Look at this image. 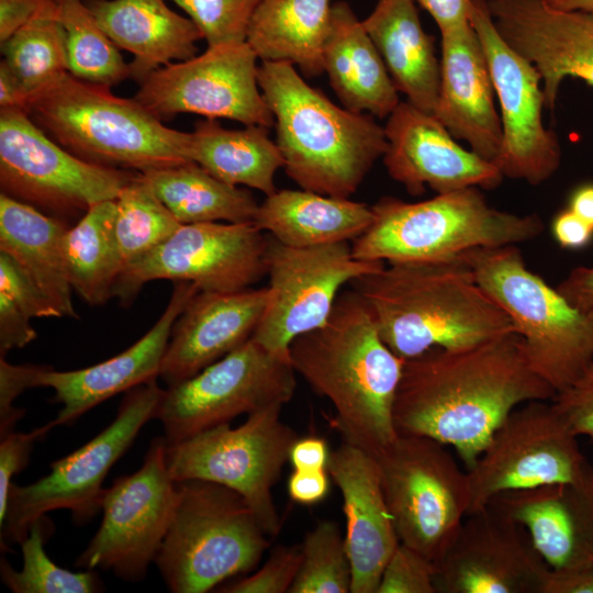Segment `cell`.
Masks as SVG:
<instances>
[{"instance_id":"9f6ffc18","label":"cell","mask_w":593,"mask_h":593,"mask_svg":"<svg viewBox=\"0 0 593 593\" xmlns=\"http://www.w3.org/2000/svg\"><path fill=\"white\" fill-rule=\"evenodd\" d=\"M434 19L440 32L470 23L471 0H415Z\"/></svg>"},{"instance_id":"f907efd6","label":"cell","mask_w":593,"mask_h":593,"mask_svg":"<svg viewBox=\"0 0 593 593\" xmlns=\"http://www.w3.org/2000/svg\"><path fill=\"white\" fill-rule=\"evenodd\" d=\"M59 13L57 0H0V43L32 19Z\"/></svg>"},{"instance_id":"4dcf8cb0","label":"cell","mask_w":593,"mask_h":593,"mask_svg":"<svg viewBox=\"0 0 593 593\" xmlns=\"http://www.w3.org/2000/svg\"><path fill=\"white\" fill-rule=\"evenodd\" d=\"M68 228L64 220L0 194V251L21 267L60 317L77 318L64 253Z\"/></svg>"},{"instance_id":"30bf717a","label":"cell","mask_w":593,"mask_h":593,"mask_svg":"<svg viewBox=\"0 0 593 593\" xmlns=\"http://www.w3.org/2000/svg\"><path fill=\"white\" fill-rule=\"evenodd\" d=\"M282 406L248 414L237 427L222 424L166 447L167 467L176 482L204 480L234 490L270 538L281 529L272 488L299 438L281 419Z\"/></svg>"},{"instance_id":"f6af8a7d","label":"cell","mask_w":593,"mask_h":593,"mask_svg":"<svg viewBox=\"0 0 593 593\" xmlns=\"http://www.w3.org/2000/svg\"><path fill=\"white\" fill-rule=\"evenodd\" d=\"M551 403L578 437L593 440V359L578 379L555 394Z\"/></svg>"},{"instance_id":"d6a6232c","label":"cell","mask_w":593,"mask_h":593,"mask_svg":"<svg viewBox=\"0 0 593 593\" xmlns=\"http://www.w3.org/2000/svg\"><path fill=\"white\" fill-rule=\"evenodd\" d=\"M332 5V0H262L246 42L261 61L290 63L304 76L318 77Z\"/></svg>"},{"instance_id":"ba28073f","label":"cell","mask_w":593,"mask_h":593,"mask_svg":"<svg viewBox=\"0 0 593 593\" xmlns=\"http://www.w3.org/2000/svg\"><path fill=\"white\" fill-rule=\"evenodd\" d=\"M481 288L508 315L532 369L556 393L593 359V310L581 311L530 271L516 245L461 254Z\"/></svg>"},{"instance_id":"9c48e42d","label":"cell","mask_w":593,"mask_h":593,"mask_svg":"<svg viewBox=\"0 0 593 593\" xmlns=\"http://www.w3.org/2000/svg\"><path fill=\"white\" fill-rule=\"evenodd\" d=\"M157 379L125 392L112 423L71 454L51 463V472L37 481L12 482L1 529V551L20 545L31 525L55 510H69L77 524L90 521L101 510L102 483L113 465L131 447L163 399Z\"/></svg>"},{"instance_id":"ee69618b","label":"cell","mask_w":593,"mask_h":593,"mask_svg":"<svg viewBox=\"0 0 593 593\" xmlns=\"http://www.w3.org/2000/svg\"><path fill=\"white\" fill-rule=\"evenodd\" d=\"M302 561L301 545L278 546L259 570L250 575L222 585V593H286L289 592Z\"/></svg>"},{"instance_id":"94428289","label":"cell","mask_w":593,"mask_h":593,"mask_svg":"<svg viewBox=\"0 0 593 593\" xmlns=\"http://www.w3.org/2000/svg\"><path fill=\"white\" fill-rule=\"evenodd\" d=\"M555 8L593 12V0H547Z\"/></svg>"},{"instance_id":"816d5d0a","label":"cell","mask_w":593,"mask_h":593,"mask_svg":"<svg viewBox=\"0 0 593 593\" xmlns=\"http://www.w3.org/2000/svg\"><path fill=\"white\" fill-rule=\"evenodd\" d=\"M329 483L327 469H293L288 480V493L293 502L312 505L326 497L329 491Z\"/></svg>"},{"instance_id":"7a4b0ae2","label":"cell","mask_w":593,"mask_h":593,"mask_svg":"<svg viewBox=\"0 0 593 593\" xmlns=\"http://www.w3.org/2000/svg\"><path fill=\"white\" fill-rule=\"evenodd\" d=\"M292 366L334 407L332 426L343 441L373 457L396 437L393 406L405 360L383 342L355 290L340 293L327 322L296 337Z\"/></svg>"},{"instance_id":"c3c4849f","label":"cell","mask_w":593,"mask_h":593,"mask_svg":"<svg viewBox=\"0 0 593 593\" xmlns=\"http://www.w3.org/2000/svg\"><path fill=\"white\" fill-rule=\"evenodd\" d=\"M43 366L12 365L4 356L0 358V438L15 430L24 416L23 409L15 407L14 401L26 389L36 388V377Z\"/></svg>"},{"instance_id":"8fae6325","label":"cell","mask_w":593,"mask_h":593,"mask_svg":"<svg viewBox=\"0 0 593 593\" xmlns=\"http://www.w3.org/2000/svg\"><path fill=\"white\" fill-rule=\"evenodd\" d=\"M400 542L436 563L470 506V485L447 446L424 436L398 435L374 457Z\"/></svg>"},{"instance_id":"11a10c76","label":"cell","mask_w":593,"mask_h":593,"mask_svg":"<svg viewBox=\"0 0 593 593\" xmlns=\"http://www.w3.org/2000/svg\"><path fill=\"white\" fill-rule=\"evenodd\" d=\"M540 593H593V568L546 572Z\"/></svg>"},{"instance_id":"4fadbf2b","label":"cell","mask_w":593,"mask_h":593,"mask_svg":"<svg viewBox=\"0 0 593 593\" xmlns=\"http://www.w3.org/2000/svg\"><path fill=\"white\" fill-rule=\"evenodd\" d=\"M136 174L83 160L51 139L24 110L1 108V193L60 219L115 200Z\"/></svg>"},{"instance_id":"4316f807","label":"cell","mask_w":593,"mask_h":593,"mask_svg":"<svg viewBox=\"0 0 593 593\" xmlns=\"http://www.w3.org/2000/svg\"><path fill=\"white\" fill-rule=\"evenodd\" d=\"M489 504L525 528L550 569L593 568V479L507 492Z\"/></svg>"},{"instance_id":"e0dca14e","label":"cell","mask_w":593,"mask_h":593,"mask_svg":"<svg viewBox=\"0 0 593 593\" xmlns=\"http://www.w3.org/2000/svg\"><path fill=\"white\" fill-rule=\"evenodd\" d=\"M384 266L355 258L348 242L291 247L268 236L270 299L251 338L271 351L289 354L296 337L327 322L343 286Z\"/></svg>"},{"instance_id":"ac0fdd59","label":"cell","mask_w":593,"mask_h":593,"mask_svg":"<svg viewBox=\"0 0 593 593\" xmlns=\"http://www.w3.org/2000/svg\"><path fill=\"white\" fill-rule=\"evenodd\" d=\"M257 59L247 42L208 46L154 70L134 99L159 120L194 113L270 128L275 119L258 85Z\"/></svg>"},{"instance_id":"d590c367","label":"cell","mask_w":593,"mask_h":593,"mask_svg":"<svg viewBox=\"0 0 593 593\" xmlns=\"http://www.w3.org/2000/svg\"><path fill=\"white\" fill-rule=\"evenodd\" d=\"M115 217V200L99 202L69 226L65 235L69 282L90 306L103 305L113 298L114 286L123 270Z\"/></svg>"},{"instance_id":"f5cc1de1","label":"cell","mask_w":593,"mask_h":593,"mask_svg":"<svg viewBox=\"0 0 593 593\" xmlns=\"http://www.w3.org/2000/svg\"><path fill=\"white\" fill-rule=\"evenodd\" d=\"M551 231L557 243L569 249L582 248L593 237V230L569 208L555 216Z\"/></svg>"},{"instance_id":"bcb514c9","label":"cell","mask_w":593,"mask_h":593,"mask_svg":"<svg viewBox=\"0 0 593 593\" xmlns=\"http://www.w3.org/2000/svg\"><path fill=\"white\" fill-rule=\"evenodd\" d=\"M0 292L5 293L31 318L60 317L36 284L3 251H0Z\"/></svg>"},{"instance_id":"603a6c76","label":"cell","mask_w":593,"mask_h":593,"mask_svg":"<svg viewBox=\"0 0 593 593\" xmlns=\"http://www.w3.org/2000/svg\"><path fill=\"white\" fill-rule=\"evenodd\" d=\"M199 291L193 282L176 281L169 302L155 325L114 357L69 371L43 366L36 377V388H52V401L61 404L56 418L51 421L53 427L71 424L118 393L157 379L172 326Z\"/></svg>"},{"instance_id":"cb8c5ba5","label":"cell","mask_w":593,"mask_h":593,"mask_svg":"<svg viewBox=\"0 0 593 593\" xmlns=\"http://www.w3.org/2000/svg\"><path fill=\"white\" fill-rule=\"evenodd\" d=\"M269 299V287L234 292L200 290L172 326L159 378L167 387L180 383L246 343Z\"/></svg>"},{"instance_id":"ab89813d","label":"cell","mask_w":593,"mask_h":593,"mask_svg":"<svg viewBox=\"0 0 593 593\" xmlns=\"http://www.w3.org/2000/svg\"><path fill=\"white\" fill-rule=\"evenodd\" d=\"M54 532L52 522L42 516L35 521L20 544L22 569L15 570L4 558L0 562L3 584L13 593H94L104 586L94 570L72 572L54 563L44 544Z\"/></svg>"},{"instance_id":"681fc988","label":"cell","mask_w":593,"mask_h":593,"mask_svg":"<svg viewBox=\"0 0 593 593\" xmlns=\"http://www.w3.org/2000/svg\"><path fill=\"white\" fill-rule=\"evenodd\" d=\"M31 317L5 293L0 292V354L23 348L36 338Z\"/></svg>"},{"instance_id":"d4e9b609","label":"cell","mask_w":593,"mask_h":593,"mask_svg":"<svg viewBox=\"0 0 593 593\" xmlns=\"http://www.w3.org/2000/svg\"><path fill=\"white\" fill-rule=\"evenodd\" d=\"M440 83L434 115L456 138L495 164L502 123L495 89L480 38L471 25L440 32Z\"/></svg>"},{"instance_id":"74e56055","label":"cell","mask_w":593,"mask_h":593,"mask_svg":"<svg viewBox=\"0 0 593 593\" xmlns=\"http://www.w3.org/2000/svg\"><path fill=\"white\" fill-rule=\"evenodd\" d=\"M1 52L30 96L68 72L66 33L59 13L32 19L1 44Z\"/></svg>"},{"instance_id":"1f68e13d","label":"cell","mask_w":593,"mask_h":593,"mask_svg":"<svg viewBox=\"0 0 593 593\" xmlns=\"http://www.w3.org/2000/svg\"><path fill=\"white\" fill-rule=\"evenodd\" d=\"M372 209L349 198L309 190H276L258 205L254 224L291 247L355 240L372 222Z\"/></svg>"},{"instance_id":"6da1fadb","label":"cell","mask_w":593,"mask_h":593,"mask_svg":"<svg viewBox=\"0 0 593 593\" xmlns=\"http://www.w3.org/2000/svg\"><path fill=\"white\" fill-rule=\"evenodd\" d=\"M556 391L530 367L517 333L406 359L393 406L399 435L451 447L469 470L518 406Z\"/></svg>"},{"instance_id":"5b68a950","label":"cell","mask_w":593,"mask_h":593,"mask_svg":"<svg viewBox=\"0 0 593 593\" xmlns=\"http://www.w3.org/2000/svg\"><path fill=\"white\" fill-rule=\"evenodd\" d=\"M110 88L66 72L33 92L24 111L61 147L96 165L144 172L191 161L189 133Z\"/></svg>"},{"instance_id":"7c38bea8","label":"cell","mask_w":593,"mask_h":593,"mask_svg":"<svg viewBox=\"0 0 593 593\" xmlns=\"http://www.w3.org/2000/svg\"><path fill=\"white\" fill-rule=\"evenodd\" d=\"M295 373L289 354L250 338L193 377L167 387L156 418L167 444H175L242 414L284 405L294 394Z\"/></svg>"},{"instance_id":"83f0119b","label":"cell","mask_w":593,"mask_h":593,"mask_svg":"<svg viewBox=\"0 0 593 593\" xmlns=\"http://www.w3.org/2000/svg\"><path fill=\"white\" fill-rule=\"evenodd\" d=\"M100 27L118 48L133 55L131 78L141 83L154 70L197 55L203 40L189 18L165 0H83Z\"/></svg>"},{"instance_id":"60d3db41","label":"cell","mask_w":593,"mask_h":593,"mask_svg":"<svg viewBox=\"0 0 593 593\" xmlns=\"http://www.w3.org/2000/svg\"><path fill=\"white\" fill-rule=\"evenodd\" d=\"M301 547V566L289 593H351L345 535L334 522H320L306 533Z\"/></svg>"},{"instance_id":"52a82bcc","label":"cell","mask_w":593,"mask_h":593,"mask_svg":"<svg viewBox=\"0 0 593 593\" xmlns=\"http://www.w3.org/2000/svg\"><path fill=\"white\" fill-rule=\"evenodd\" d=\"M172 518L155 563L172 593H205L253 571L269 536L234 490L204 480L177 482Z\"/></svg>"},{"instance_id":"f546056e","label":"cell","mask_w":593,"mask_h":593,"mask_svg":"<svg viewBox=\"0 0 593 593\" xmlns=\"http://www.w3.org/2000/svg\"><path fill=\"white\" fill-rule=\"evenodd\" d=\"M415 0H378L362 24L389 75L406 101L434 113L440 83V59L434 37L421 23Z\"/></svg>"},{"instance_id":"3957f363","label":"cell","mask_w":593,"mask_h":593,"mask_svg":"<svg viewBox=\"0 0 593 593\" xmlns=\"http://www.w3.org/2000/svg\"><path fill=\"white\" fill-rule=\"evenodd\" d=\"M388 347L404 360L516 333L462 257L394 262L350 282Z\"/></svg>"},{"instance_id":"ffe728a7","label":"cell","mask_w":593,"mask_h":593,"mask_svg":"<svg viewBox=\"0 0 593 593\" xmlns=\"http://www.w3.org/2000/svg\"><path fill=\"white\" fill-rule=\"evenodd\" d=\"M435 566L437 593H540L549 569L525 528L493 504L466 516Z\"/></svg>"},{"instance_id":"836d02e7","label":"cell","mask_w":593,"mask_h":593,"mask_svg":"<svg viewBox=\"0 0 593 593\" xmlns=\"http://www.w3.org/2000/svg\"><path fill=\"white\" fill-rule=\"evenodd\" d=\"M188 156L217 179L262 192L277 189L275 175L283 167L281 153L262 125L228 130L216 120L195 123L189 133Z\"/></svg>"},{"instance_id":"44dd1931","label":"cell","mask_w":593,"mask_h":593,"mask_svg":"<svg viewBox=\"0 0 593 593\" xmlns=\"http://www.w3.org/2000/svg\"><path fill=\"white\" fill-rule=\"evenodd\" d=\"M387 119L383 164L411 195L423 194L426 186L447 193L471 187L490 190L502 182L497 166L459 145L433 113L400 101Z\"/></svg>"},{"instance_id":"f1b7e54d","label":"cell","mask_w":593,"mask_h":593,"mask_svg":"<svg viewBox=\"0 0 593 593\" xmlns=\"http://www.w3.org/2000/svg\"><path fill=\"white\" fill-rule=\"evenodd\" d=\"M323 66L343 107L353 112L384 119L400 103L379 51L346 1L332 5Z\"/></svg>"},{"instance_id":"e575fe53","label":"cell","mask_w":593,"mask_h":593,"mask_svg":"<svg viewBox=\"0 0 593 593\" xmlns=\"http://www.w3.org/2000/svg\"><path fill=\"white\" fill-rule=\"evenodd\" d=\"M139 174L181 224L254 223L259 205L254 195L217 179L197 163Z\"/></svg>"},{"instance_id":"2e32d148","label":"cell","mask_w":593,"mask_h":593,"mask_svg":"<svg viewBox=\"0 0 593 593\" xmlns=\"http://www.w3.org/2000/svg\"><path fill=\"white\" fill-rule=\"evenodd\" d=\"M268 236L254 223L182 224L172 236L126 267L113 290L130 306L144 284L154 280L189 281L201 291L234 292L267 275Z\"/></svg>"},{"instance_id":"8d00e7d4","label":"cell","mask_w":593,"mask_h":593,"mask_svg":"<svg viewBox=\"0 0 593 593\" xmlns=\"http://www.w3.org/2000/svg\"><path fill=\"white\" fill-rule=\"evenodd\" d=\"M57 1L66 33L68 72L81 80L109 87L131 77L128 64L85 1Z\"/></svg>"},{"instance_id":"d6986e66","label":"cell","mask_w":593,"mask_h":593,"mask_svg":"<svg viewBox=\"0 0 593 593\" xmlns=\"http://www.w3.org/2000/svg\"><path fill=\"white\" fill-rule=\"evenodd\" d=\"M471 1L470 23L480 38L500 102L503 136L495 165L504 177L540 184L561 163L558 136L542 121L546 107L540 75L499 34L486 0Z\"/></svg>"},{"instance_id":"91938a15","label":"cell","mask_w":593,"mask_h":593,"mask_svg":"<svg viewBox=\"0 0 593 593\" xmlns=\"http://www.w3.org/2000/svg\"><path fill=\"white\" fill-rule=\"evenodd\" d=\"M569 209L593 230V183L581 186L571 194Z\"/></svg>"},{"instance_id":"9a60e30c","label":"cell","mask_w":593,"mask_h":593,"mask_svg":"<svg viewBox=\"0 0 593 593\" xmlns=\"http://www.w3.org/2000/svg\"><path fill=\"white\" fill-rule=\"evenodd\" d=\"M165 437L152 440L141 468L104 490L102 522L76 560L85 570L101 569L126 582H141L169 528L178 497L166 461Z\"/></svg>"},{"instance_id":"6f0895ef","label":"cell","mask_w":593,"mask_h":593,"mask_svg":"<svg viewBox=\"0 0 593 593\" xmlns=\"http://www.w3.org/2000/svg\"><path fill=\"white\" fill-rule=\"evenodd\" d=\"M331 451L324 438H298L291 447L289 461L296 470L326 469Z\"/></svg>"},{"instance_id":"7402d4cb","label":"cell","mask_w":593,"mask_h":593,"mask_svg":"<svg viewBox=\"0 0 593 593\" xmlns=\"http://www.w3.org/2000/svg\"><path fill=\"white\" fill-rule=\"evenodd\" d=\"M486 4L502 38L539 72L547 110H555L567 77L593 87V12L558 9L547 0Z\"/></svg>"},{"instance_id":"7bdbcfd3","label":"cell","mask_w":593,"mask_h":593,"mask_svg":"<svg viewBox=\"0 0 593 593\" xmlns=\"http://www.w3.org/2000/svg\"><path fill=\"white\" fill-rule=\"evenodd\" d=\"M435 574L433 561L399 542L383 569L376 593H437Z\"/></svg>"},{"instance_id":"277c9868","label":"cell","mask_w":593,"mask_h":593,"mask_svg":"<svg viewBox=\"0 0 593 593\" xmlns=\"http://www.w3.org/2000/svg\"><path fill=\"white\" fill-rule=\"evenodd\" d=\"M258 85L275 119L287 176L304 190L353 195L387 150L384 127L332 102L290 63L261 61Z\"/></svg>"},{"instance_id":"b9f144b4","label":"cell","mask_w":593,"mask_h":593,"mask_svg":"<svg viewBox=\"0 0 593 593\" xmlns=\"http://www.w3.org/2000/svg\"><path fill=\"white\" fill-rule=\"evenodd\" d=\"M199 27L208 46L246 42L250 20L262 0H171Z\"/></svg>"},{"instance_id":"db71d44e","label":"cell","mask_w":593,"mask_h":593,"mask_svg":"<svg viewBox=\"0 0 593 593\" xmlns=\"http://www.w3.org/2000/svg\"><path fill=\"white\" fill-rule=\"evenodd\" d=\"M557 290L574 307L581 311L593 310V265L580 266L557 286Z\"/></svg>"},{"instance_id":"7dc6e473","label":"cell","mask_w":593,"mask_h":593,"mask_svg":"<svg viewBox=\"0 0 593 593\" xmlns=\"http://www.w3.org/2000/svg\"><path fill=\"white\" fill-rule=\"evenodd\" d=\"M52 428L54 427L48 422L31 432L14 430L0 438V523L7 514L13 477L29 465L35 441L43 438Z\"/></svg>"},{"instance_id":"f35d334b","label":"cell","mask_w":593,"mask_h":593,"mask_svg":"<svg viewBox=\"0 0 593 593\" xmlns=\"http://www.w3.org/2000/svg\"><path fill=\"white\" fill-rule=\"evenodd\" d=\"M115 202V234L123 270L166 242L182 225L139 172L120 191Z\"/></svg>"},{"instance_id":"8992f818","label":"cell","mask_w":593,"mask_h":593,"mask_svg":"<svg viewBox=\"0 0 593 593\" xmlns=\"http://www.w3.org/2000/svg\"><path fill=\"white\" fill-rule=\"evenodd\" d=\"M371 209V224L351 245L355 258L369 261L439 260L472 248L516 245L544 231L537 214L497 210L475 187L418 202L384 197Z\"/></svg>"},{"instance_id":"484cf974","label":"cell","mask_w":593,"mask_h":593,"mask_svg":"<svg viewBox=\"0 0 593 593\" xmlns=\"http://www.w3.org/2000/svg\"><path fill=\"white\" fill-rule=\"evenodd\" d=\"M326 469L343 496L351 593H376L383 569L400 542L377 459L343 441L331 451Z\"/></svg>"},{"instance_id":"680465c9","label":"cell","mask_w":593,"mask_h":593,"mask_svg":"<svg viewBox=\"0 0 593 593\" xmlns=\"http://www.w3.org/2000/svg\"><path fill=\"white\" fill-rule=\"evenodd\" d=\"M30 93L2 59L0 63V105L25 110Z\"/></svg>"},{"instance_id":"5bb4252c","label":"cell","mask_w":593,"mask_h":593,"mask_svg":"<svg viewBox=\"0 0 593 593\" xmlns=\"http://www.w3.org/2000/svg\"><path fill=\"white\" fill-rule=\"evenodd\" d=\"M577 438L552 403L532 401L515 409L467 470L468 514L503 493L591 481L593 467Z\"/></svg>"}]
</instances>
